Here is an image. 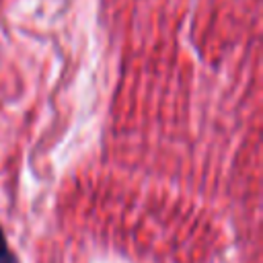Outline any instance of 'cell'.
<instances>
[{"label":"cell","instance_id":"cell-1","mask_svg":"<svg viewBox=\"0 0 263 263\" xmlns=\"http://www.w3.org/2000/svg\"><path fill=\"white\" fill-rule=\"evenodd\" d=\"M0 263H16V257L8 247V240H6L2 226H0Z\"/></svg>","mask_w":263,"mask_h":263}]
</instances>
